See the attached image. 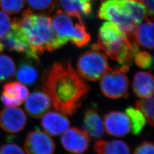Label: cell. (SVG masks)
Segmentation results:
<instances>
[{
    "instance_id": "obj_23",
    "label": "cell",
    "mask_w": 154,
    "mask_h": 154,
    "mask_svg": "<svg viewBox=\"0 0 154 154\" xmlns=\"http://www.w3.org/2000/svg\"><path fill=\"white\" fill-rule=\"evenodd\" d=\"M1 100L6 107L18 106L22 104V101L19 99L14 82L8 83L3 86Z\"/></svg>"
},
{
    "instance_id": "obj_31",
    "label": "cell",
    "mask_w": 154,
    "mask_h": 154,
    "mask_svg": "<svg viewBox=\"0 0 154 154\" xmlns=\"http://www.w3.org/2000/svg\"><path fill=\"white\" fill-rule=\"evenodd\" d=\"M14 85L19 99L23 102L26 100L29 95V90L25 85L20 82H14Z\"/></svg>"
},
{
    "instance_id": "obj_6",
    "label": "cell",
    "mask_w": 154,
    "mask_h": 154,
    "mask_svg": "<svg viewBox=\"0 0 154 154\" xmlns=\"http://www.w3.org/2000/svg\"><path fill=\"white\" fill-rule=\"evenodd\" d=\"M100 87L103 95L111 99L126 98L128 95L129 81L121 68L110 69L100 79Z\"/></svg>"
},
{
    "instance_id": "obj_24",
    "label": "cell",
    "mask_w": 154,
    "mask_h": 154,
    "mask_svg": "<svg viewBox=\"0 0 154 154\" xmlns=\"http://www.w3.org/2000/svg\"><path fill=\"white\" fill-rule=\"evenodd\" d=\"M136 108L140 111L149 125H154V95L147 98L137 100L135 102Z\"/></svg>"
},
{
    "instance_id": "obj_28",
    "label": "cell",
    "mask_w": 154,
    "mask_h": 154,
    "mask_svg": "<svg viewBox=\"0 0 154 154\" xmlns=\"http://www.w3.org/2000/svg\"><path fill=\"white\" fill-rule=\"evenodd\" d=\"M11 17L5 12L0 11V38L5 37L11 31Z\"/></svg>"
},
{
    "instance_id": "obj_26",
    "label": "cell",
    "mask_w": 154,
    "mask_h": 154,
    "mask_svg": "<svg viewBox=\"0 0 154 154\" xmlns=\"http://www.w3.org/2000/svg\"><path fill=\"white\" fill-rule=\"evenodd\" d=\"M25 0H0V6L3 11L11 14H16L25 6Z\"/></svg>"
},
{
    "instance_id": "obj_34",
    "label": "cell",
    "mask_w": 154,
    "mask_h": 154,
    "mask_svg": "<svg viewBox=\"0 0 154 154\" xmlns=\"http://www.w3.org/2000/svg\"><path fill=\"white\" fill-rule=\"evenodd\" d=\"M83 1H85V2H90V1H91V0H82Z\"/></svg>"
},
{
    "instance_id": "obj_5",
    "label": "cell",
    "mask_w": 154,
    "mask_h": 154,
    "mask_svg": "<svg viewBox=\"0 0 154 154\" xmlns=\"http://www.w3.org/2000/svg\"><path fill=\"white\" fill-rule=\"evenodd\" d=\"M77 69L83 78L93 82L100 79L111 69L106 57L97 50L83 53L78 60Z\"/></svg>"
},
{
    "instance_id": "obj_4",
    "label": "cell",
    "mask_w": 154,
    "mask_h": 154,
    "mask_svg": "<svg viewBox=\"0 0 154 154\" xmlns=\"http://www.w3.org/2000/svg\"><path fill=\"white\" fill-rule=\"evenodd\" d=\"M100 20L111 21L116 23L128 38L134 37L138 24L129 16L123 0H106L101 3L98 11Z\"/></svg>"
},
{
    "instance_id": "obj_9",
    "label": "cell",
    "mask_w": 154,
    "mask_h": 154,
    "mask_svg": "<svg viewBox=\"0 0 154 154\" xmlns=\"http://www.w3.org/2000/svg\"><path fill=\"white\" fill-rule=\"evenodd\" d=\"M61 141L64 149L69 153L82 154L88 149L90 139L86 131L72 127L62 134Z\"/></svg>"
},
{
    "instance_id": "obj_29",
    "label": "cell",
    "mask_w": 154,
    "mask_h": 154,
    "mask_svg": "<svg viewBox=\"0 0 154 154\" xmlns=\"http://www.w3.org/2000/svg\"><path fill=\"white\" fill-rule=\"evenodd\" d=\"M0 154H25L22 149L18 145L8 143L0 148Z\"/></svg>"
},
{
    "instance_id": "obj_8",
    "label": "cell",
    "mask_w": 154,
    "mask_h": 154,
    "mask_svg": "<svg viewBox=\"0 0 154 154\" xmlns=\"http://www.w3.org/2000/svg\"><path fill=\"white\" fill-rule=\"evenodd\" d=\"M24 149L27 154H54L55 144L47 133L34 130L28 134Z\"/></svg>"
},
{
    "instance_id": "obj_21",
    "label": "cell",
    "mask_w": 154,
    "mask_h": 154,
    "mask_svg": "<svg viewBox=\"0 0 154 154\" xmlns=\"http://www.w3.org/2000/svg\"><path fill=\"white\" fill-rule=\"evenodd\" d=\"M125 112L130 119L131 130L133 135H137L142 131L146 125L147 121L145 116L140 111L131 106L127 107Z\"/></svg>"
},
{
    "instance_id": "obj_3",
    "label": "cell",
    "mask_w": 154,
    "mask_h": 154,
    "mask_svg": "<svg viewBox=\"0 0 154 154\" xmlns=\"http://www.w3.org/2000/svg\"><path fill=\"white\" fill-rule=\"evenodd\" d=\"M50 18L60 48L69 42L81 48L90 41V35L88 33L79 14L57 9Z\"/></svg>"
},
{
    "instance_id": "obj_15",
    "label": "cell",
    "mask_w": 154,
    "mask_h": 154,
    "mask_svg": "<svg viewBox=\"0 0 154 154\" xmlns=\"http://www.w3.org/2000/svg\"><path fill=\"white\" fill-rule=\"evenodd\" d=\"M83 127L88 135L94 138H100L105 131L103 121L97 111L88 109L83 117Z\"/></svg>"
},
{
    "instance_id": "obj_14",
    "label": "cell",
    "mask_w": 154,
    "mask_h": 154,
    "mask_svg": "<svg viewBox=\"0 0 154 154\" xmlns=\"http://www.w3.org/2000/svg\"><path fill=\"white\" fill-rule=\"evenodd\" d=\"M132 89L140 98H147L154 94V78L150 72H137L133 79Z\"/></svg>"
},
{
    "instance_id": "obj_33",
    "label": "cell",
    "mask_w": 154,
    "mask_h": 154,
    "mask_svg": "<svg viewBox=\"0 0 154 154\" xmlns=\"http://www.w3.org/2000/svg\"><path fill=\"white\" fill-rule=\"evenodd\" d=\"M5 49V47L4 45L3 44V43L0 40V53L3 51Z\"/></svg>"
},
{
    "instance_id": "obj_12",
    "label": "cell",
    "mask_w": 154,
    "mask_h": 154,
    "mask_svg": "<svg viewBox=\"0 0 154 154\" xmlns=\"http://www.w3.org/2000/svg\"><path fill=\"white\" fill-rule=\"evenodd\" d=\"M25 101V109L26 113L34 118H42L53 106L49 97L44 91L39 90L29 94Z\"/></svg>"
},
{
    "instance_id": "obj_25",
    "label": "cell",
    "mask_w": 154,
    "mask_h": 154,
    "mask_svg": "<svg viewBox=\"0 0 154 154\" xmlns=\"http://www.w3.org/2000/svg\"><path fill=\"white\" fill-rule=\"evenodd\" d=\"M29 6L35 11L41 14L48 13L49 14L55 9L54 0H26Z\"/></svg>"
},
{
    "instance_id": "obj_22",
    "label": "cell",
    "mask_w": 154,
    "mask_h": 154,
    "mask_svg": "<svg viewBox=\"0 0 154 154\" xmlns=\"http://www.w3.org/2000/svg\"><path fill=\"white\" fill-rule=\"evenodd\" d=\"M16 74V64L9 55L0 54V83L8 82Z\"/></svg>"
},
{
    "instance_id": "obj_30",
    "label": "cell",
    "mask_w": 154,
    "mask_h": 154,
    "mask_svg": "<svg viewBox=\"0 0 154 154\" xmlns=\"http://www.w3.org/2000/svg\"><path fill=\"white\" fill-rule=\"evenodd\" d=\"M154 144L152 142L145 141L135 149L133 154H154Z\"/></svg>"
},
{
    "instance_id": "obj_7",
    "label": "cell",
    "mask_w": 154,
    "mask_h": 154,
    "mask_svg": "<svg viewBox=\"0 0 154 154\" xmlns=\"http://www.w3.org/2000/svg\"><path fill=\"white\" fill-rule=\"evenodd\" d=\"M11 29V31L1 39L5 48L11 51L23 53L28 60L38 62V55L34 52L26 37L22 32L19 19L13 18Z\"/></svg>"
},
{
    "instance_id": "obj_13",
    "label": "cell",
    "mask_w": 154,
    "mask_h": 154,
    "mask_svg": "<svg viewBox=\"0 0 154 154\" xmlns=\"http://www.w3.org/2000/svg\"><path fill=\"white\" fill-rule=\"evenodd\" d=\"M70 125L69 119L60 112L48 111L42 116L41 126L46 133L53 137L64 133Z\"/></svg>"
},
{
    "instance_id": "obj_16",
    "label": "cell",
    "mask_w": 154,
    "mask_h": 154,
    "mask_svg": "<svg viewBox=\"0 0 154 154\" xmlns=\"http://www.w3.org/2000/svg\"><path fill=\"white\" fill-rule=\"evenodd\" d=\"M146 22L138 26L134 34L137 44L142 48L152 50L154 48V22L147 18Z\"/></svg>"
},
{
    "instance_id": "obj_2",
    "label": "cell",
    "mask_w": 154,
    "mask_h": 154,
    "mask_svg": "<svg viewBox=\"0 0 154 154\" xmlns=\"http://www.w3.org/2000/svg\"><path fill=\"white\" fill-rule=\"evenodd\" d=\"M19 22L22 32L37 55L42 54L45 50L53 51L60 48L49 17L26 9Z\"/></svg>"
},
{
    "instance_id": "obj_20",
    "label": "cell",
    "mask_w": 154,
    "mask_h": 154,
    "mask_svg": "<svg viewBox=\"0 0 154 154\" xmlns=\"http://www.w3.org/2000/svg\"><path fill=\"white\" fill-rule=\"evenodd\" d=\"M123 3L129 16L138 25L150 16L147 8L142 1L123 0Z\"/></svg>"
},
{
    "instance_id": "obj_19",
    "label": "cell",
    "mask_w": 154,
    "mask_h": 154,
    "mask_svg": "<svg viewBox=\"0 0 154 154\" xmlns=\"http://www.w3.org/2000/svg\"><path fill=\"white\" fill-rule=\"evenodd\" d=\"M23 61L20 62L17 72V78L20 82L26 85H32L38 77V70L32 60Z\"/></svg>"
},
{
    "instance_id": "obj_18",
    "label": "cell",
    "mask_w": 154,
    "mask_h": 154,
    "mask_svg": "<svg viewBox=\"0 0 154 154\" xmlns=\"http://www.w3.org/2000/svg\"><path fill=\"white\" fill-rule=\"evenodd\" d=\"M97 154H130V148L121 140H97L94 146Z\"/></svg>"
},
{
    "instance_id": "obj_10",
    "label": "cell",
    "mask_w": 154,
    "mask_h": 154,
    "mask_svg": "<svg viewBox=\"0 0 154 154\" xmlns=\"http://www.w3.org/2000/svg\"><path fill=\"white\" fill-rule=\"evenodd\" d=\"M26 123V116L24 111L17 106L7 107L0 111V127L6 132H20Z\"/></svg>"
},
{
    "instance_id": "obj_32",
    "label": "cell",
    "mask_w": 154,
    "mask_h": 154,
    "mask_svg": "<svg viewBox=\"0 0 154 154\" xmlns=\"http://www.w3.org/2000/svg\"><path fill=\"white\" fill-rule=\"evenodd\" d=\"M141 1L147 8L150 16H152L154 14V0H141Z\"/></svg>"
},
{
    "instance_id": "obj_1",
    "label": "cell",
    "mask_w": 154,
    "mask_h": 154,
    "mask_svg": "<svg viewBox=\"0 0 154 154\" xmlns=\"http://www.w3.org/2000/svg\"><path fill=\"white\" fill-rule=\"evenodd\" d=\"M42 88L55 110L72 116L81 106L90 88L70 62H57L45 72Z\"/></svg>"
},
{
    "instance_id": "obj_35",
    "label": "cell",
    "mask_w": 154,
    "mask_h": 154,
    "mask_svg": "<svg viewBox=\"0 0 154 154\" xmlns=\"http://www.w3.org/2000/svg\"><path fill=\"white\" fill-rule=\"evenodd\" d=\"M128 1H142L141 0H128Z\"/></svg>"
},
{
    "instance_id": "obj_27",
    "label": "cell",
    "mask_w": 154,
    "mask_h": 154,
    "mask_svg": "<svg viewBox=\"0 0 154 154\" xmlns=\"http://www.w3.org/2000/svg\"><path fill=\"white\" fill-rule=\"evenodd\" d=\"M134 58L136 65L142 69H147L152 66V57L146 51H138Z\"/></svg>"
},
{
    "instance_id": "obj_17",
    "label": "cell",
    "mask_w": 154,
    "mask_h": 154,
    "mask_svg": "<svg viewBox=\"0 0 154 154\" xmlns=\"http://www.w3.org/2000/svg\"><path fill=\"white\" fill-rule=\"evenodd\" d=\"M55 6L58 9L72 13H78L81 16H91L93 8L90 2H85L82 0H56Z\"/></svg>"
},
{
    "instance_id": "obj_11",
    "label": "cell",
    "mask_w": 154,
    "mask_h": 154,
    "mask_svg": "<svg viewBox=\"0 0 154 154\" xmlns=\"http://www.w3.org/2000/svg\"><path fill=\"white\" fill-rule=\"evenodd\" d=\"M105 130L111 136L123 137L131 131V123L126 113L110 111L103 117Z\"/></svg>"
}]
</instances>
